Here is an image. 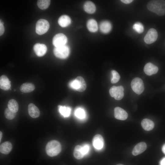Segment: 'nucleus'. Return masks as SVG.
<instances>
[{
  "mask_svg": "<svg viewBox=\"0 0 165 165\" xmlns=\"http://www.w3.org/2000/svg\"><path fill=\"white\" fill-rule=\"evenodd\" d=\"M99 28L101 31L103 33L107 34L111 31L112 25L109 21L105 20L101 22L100 24Z\"/></svg>",
  "mask_w": 165,
  "mask_h": 165,
  "instance_id": "17",
  "label": "nucleus"
},
{
  "mask_svg": "<svg viewBox=\"0 0 165 165\" xmlns=\"http://www.w3.org/2000/svg\"><path fill=\"white\" fill-rule=\"evenodd\" d=\"M61 145L58 141L53 140L49 141L46 147V152L49 156L53 157L58 155L61 152Z\"/></svg>",
  "mask_w": 165,
  "mask_h": 165,
  "instance_id": "2",
  "label": "nucleus"
},
{
  "mask_svg": "<svg viewBox=\"0 0 165 165\" xmlns=\"http://www.w3.org/2000/svg\"><path fill=\"white\" fill-rule=\"evenodd\" d=\"M82 146V150L84 155H87L89 152L90 146L87 144H85Z\"/></svg>",
  "mask_w": 165,
  "mask_h": 165,
  "instance_id": "32",
  "label": "nucleus"
},
{
  "mask_svg": "<svg viewBox=\"0 0 165 165\" xmlns=\"http://www.w3.org/2000/svg\"><path fill=\"white\" fill-rule=\"evenodd\" d=\"M73 155L74 157L78 160L81 159L83 158L85 155L82 146L77 145L75 146L73 152Z\"/></svg>",
  "mask_w": 165,
  "mask_h": 165,
  "instance_id": "25",
  "label": "nucleus"
},
{
  "mask_svg": "<svg viewBox=\"0 0 165 165\" xmlns=\"http://www.w3.org/2000/svg\"><path fill=\"white\" fill-rule=\"evenodd\" d=\"M116 165H123L122 164H117Z\"/></svg>",
  "mask_w": 165,
  "mask_h": 165,
  "instance_id": "38",
  "label": "nucleus"
},
{
  "mask_svg": "<svg viewBox=\"0 0 165 165\" xmlns=\"http://www.w3.org/2000/svg\"><path fill=\"white\" fill-rule=\"evenodd\" d=\"M58 108L60 113L64 117H68L70 116L71 111L70 107L59 105Z\"/></svg>",
  "mask_w": 165,
  "mask_h": 165,
  "instance_id": "24",
  "label": "nucleus"
},
{
  "mask_svg": "<svg viewBox=\"0 0 165 165\" xmlns=\"http://www.w3.org/2000/svg\"><path fill=\"white\" fill-rule=\"evenodd\" d=\"M11 86V82L6 76L3 75L0 76V88L1 89L8 90L10 89Z\"/></svg>",
  "mask_w": 165,
  "mask_h": 165,
  "instance_id": "14",
  "label": "nucleus"
},
{
  "mask_svg": "<svg viewBox=\"0 0 165 165\" xmlns=\"http://www.w3.org/2000/svg\"><path fill=\"white\" fill-rule=\"evenodd\" d=\"M71 21L70 17L66 15H63L61 16L58 21L59 24L62 27L68 26L71 24Z\"/></svg>",
  "mask_w": 165,
  "mask_h": 165,
  "instance_id": "20",
  "label": "nucleus"
},
{
  "mask_svg": "<svg viewBox=\"0 0 165 165\" xmlns=\"http://www.w3.org/2000/svg\"><path fill=\"white\" fill-rule=\"evenodd\" d=\"M5 31L4 27L1 21H0V35H2L4 33Z\"/></svg>",
  "mask_w": 165,
  "mask_h": 165,
  "instance_id": "33",
  "label": "nucleus"
},
{
  "mask_svg": "<svg viewBox=\"0 0 165 165\" xmlns=\"http://www.w3.org/2000/svg\"><path fill=\"white\" fill-rule=\"evenodd\" d=\"M53 51L56 57L60 59H64L68 57L70 50L69 47L65 45L61 46L55 47Z\"/></svg>",
  "mask_w": 165,
  "mask_h": 165,
  "instance_id": "5",
  "label": "nucleus"
},
{
  "mask_svg": "<svg viewBox=\"0 0 165 165\" xmlns=\"http://www.w3.org/2000/svg\"><path fill=\"white\" fill-rule=\"evenodd\" d=\"M145 73L147 75L150 76L156 73L158 71V67L151 63H147L144 68Z\"/></svg>",
  "mask_w": 165,
  "mask_h": 165,
  "instance_id": "13",
  "label": "nucleus"
},
{
  "mask_svg": "<svg viewBox=\"0 0 165 165\" xmlns=\"http://www.w3.org/2000/svg\"><path fill=\"white\" fill-rule=\"evenodd\" d=\"M12 144L9 141H5L0 145V152L5 154H9L12 149Z\"/></svg>",
  "mask_w": 165,
  "mask_h": 165,
  "instance_id": "18",
  "label": "nucleus"
},
{
  "mask_svg": "<svg viewBox=\"0 0 165 165\" xmlns=\"http://www.w3.org/2000/svg\"><path fill=\"white\" fill-rule=\"evenodd\" d=\"M8 108L12 112L16 113L19 109V105L17 102L14 99L9 100L8 104Z\"/></svg>",
  "mask_w": 165,
  "mask_h": 165,
  "instance_id": "27",
  "label": "nucleus"
},
{
  "mask_svg": "<svg viewBox=\"0 0 165 165\" xmlns=\"http://www.w3.org/2000/svg\"><path fill=\"white\" fill-rule=\"evenodd\" d=\"M70 86L72 89L81 92L84 91L86 87V84L84 79L81 76L77 77L69 83Z\"/></svg>",
  "mask_w": 165,
  "mask_h": 165,
  "instance_id": "3",
  "label": "nucleus"
},
{
  "mask_svg": "<svg viewBox=\"0 0 165 165\" xmlns=\"http://www.w3.org/2000/svg\"><path fill=\"white\" fill-rule=\"evenodd\" d=\"M133 29L138 33H142L144 31V28L143 25L140 23L137 22L133 26Z\"/></svg>",
  "mask_w": 165,
  "mask_h": 165,
  "instance_id": "30",
  "label": "nucleus"
},
{
  "mask_svg": "<svg viewBox=\"0 0 165 165\" xmlns=\"http://www.w3.org/2000/svg\"><path fill=\"white\" fill-rule=\"evenodd\" d=\"M124 89L122 86H113L109 90V94L112 97L117 100L121 99L124 97Z\"/></svg>",
  "mask_w": 165,
  "mask_h": 165,
  "instance_id": "7",
  "label": "nucleus"
},
{
  "mask_svg": "<svg viewBox=\"0 0 165 165\" xmlns=\"http://www.w3.org/2000/svg\"><path fill=\"white\" fill-rule=\"evenodd\" d=\"M35 88V86L32 83L26 82L20 86V90L23 93H28L33 91Z\"/></svg>",
  "mask_w": 165,
  "mask_h": 165,
  "instance_id": "19",
  "label": "nucleus"
},
{
  "mask_svg": "<svg viewBox=\"0 0 165 165\" xmlns=\"http://www.w3.org/2000/svg\"><path fill=\"white\" fill-rule=\"evenodd\" d=\"M4 115L6 118L8 119L11 120L15 117L16 113L12 112L8 108H6L4 111Z\"/></svg>",
  "mask_w": 165,
  "mask_h": 165,
  "instance_id": "29",
  "label": "nucleus"
},
{
  "mask_svg": "<svg viewBox=\"0 0 165 165\" xmlns=\"http://www.w3.org/2000/svg\"><path fill=\"white\" fill-rule=\"evenodd\" d=\"M114 116L117 119L125 120L128 117L127 112L123 109L119 107H116L114 108Z\"/></svg>",
  "mask_w": 165,
  "mask_h": 165,
  "instance_id": "11",
  "label": "nucleus"
},
{
  "mask_svg": "<svg viewBox=\"0 0 165 165\" xmlns=\"http://www.w3.org/2000/svg\"><path fill=\"white\" fill-rule=\"evenodd\" d=\"M131 86L133 91L138 95L141 94L144 90L143 81L141 78L138 77L135 78L132 80Z\"/></svg>",
  "mask_w": 165,
  "mask_h": 165,
  "instance_id": "6",
  "label": "nucleus"
},
{
  "mask_svg": "<svg viewBox=\"0 0 165 165\" xmlns=\"http://www.w3.org/2000/svg\"><path fill=\"white\" fill-rule=\"evenodd\" d=\"M83 8L85 12L90 14L94 13L96 9L94 4L90 1H86L85 3Z\"/></svg>",
  "mask_w": 165,
  "mask_h": 165,
  "instance_id": "22",
  "label": "nucleus"
},
{
  "mask_svg": "<svg viewBox=\"0 0 165 165\" xmlns=\"http://www.w3.org/2000/svg\"><path fill=\"white\" fill-rule=\"evenodd\" d=\"M50 2L49 0H39L37 2L38 7L42 9H45L49 6Z\"/></svg>",
  "mask_w": 165,
  "mask_h": 165,
  "instance_id": "28",
  "label": "nucleus"
},
{
  "mask_svg": "<svg viewBox=\"0 0 165 165\" xmlns=\"http://www.w3.org/2000/svg\"><path fill=\"white\" fill-rule=\"evenodd\" d=\"M92 144L96 149H101L104 145V140L102 136L99 134L96 135L93 139Z\"/></svg>",
  "mask_w": 165,
  "mask_h": 165,
  "instance_id": "10",
  "label": "nucleus"
},
{
  "mask_svg": "<svg viewBox=\"0 0 165 165\" xmlns=\"http://www.w3.org/2000/svg\"><path fill=\"white\" fill-rule=\"evenodd\" d=\"M121 1L126 4H128L131 3L133 0H121Z\"/></svg>",
  "mask_w": 165,
  "mask_h": 165,
  "instance_id": "34",
  "label": "nucleus"
},
{
  "mask_svg": "<svg viewBox=\"0 0 165 165\" xmlns=\"http://www.w3.org/2000/svg\"><path fill=\"white\" fill-rule=\"evenodd\" d=\"M67 42L66 36L62 33L55 35L53 39V44L55 47L61 46L66 45Z\"/></svg>",
  "mask_w": 165,
  "mask_h": 165,
  "instance_id": "8",
  "label": "nucleus"
},
{
  "mask_svg": "<svg viewBox=\"0 0 165 165\" xmlns=\"http://www.w3.org/2000/svg\"><path fill=\"white\" fill-rule=\"evenodd\" d=\"M146 148V143L144 142H140L134 146L132 151V154L134 156H137L144 152Z\"/></svg>",
  "mask_w": 165,
  "mask_h": 165,
  "instance_id": "15",
  "label": "nucleus"
},
{
  "mask_svg": "<svg viewBox=\"0 0 165 165\" xmlns=\"http://www.w3.org/2000/svg\"><path fill=\"white\" fill-rule=\"evenodd\" d=\"M147 8L159 16H163L165 14V1H150L147 4Z\"/></svg>",
  "mask_w": 165,
  "mask_h": 165,
  "instance_id": "1",
  "label": "nucleus"
},
{
  "mask_svg": "<svg viewBox=\"0 0 165 165\" xmlns=\"http://www.w3.org/2000/svg\"><path fill=\"white\" fill-rule=\"evenodd\" d=\"M28 111L29 115L33 118H37L40 116V112L38 108L33 103L29 104L28 107Z\"/></svg>",
  "mask_w": 165,
  "mask_h": 165,
  "instance_id": "16",
  "label": "nucleus"
},
{
  "mask_svg": "<svg viewBox=\"0 0 165 165\" xmlns=\"http://www.w3.org/2000/svg\"><path fill=\"white\" fill-rule=\"evenodd\" d=\"M158 36L156 30L153 28H150L144 38V42L147 44L152 43L156 41Z\"/></svg>",
  "mask_w": 165,
  "mask_h": 165,
  "instance_id": "9",
  "label": "nucleus"
},
{
  "mask_svg": "<svg viewBox=\"0 0 165 165\" xmlns=\"http://www.w3.org/2000/svg\"><path fill=\"white\" fill-rule=\"evenodd\" d=\"M49 28L50 24L47 20L44 19H40L36 24V32L38 35H43L47 31Z\"/></svg>",
  "mask_w": 165,
  "mask_h": 165,
  "instance_id": "4",
  "label": "nucleus"
},
{
  "mask_svg": "<svg viewBox=\"0 0 165 165\" xmlns=\"http://www.w3.org/2000/svg\"><path fill=\"white\" fill-rule=\"evenodd\" d=\"M112 77L111 79L112 83H115L117 82L120 79V76L118 72L116 71L113 70L111 71Z\"/></svg>",
  "mask_w": 165,
  "mask_h": 165,
  "instance_id": "31",
  "label": "nucleus"
},
{
  "mask_svg": "<svg viewBox=\"0 0 165 165\" xmlns=\"http://www.w3.org/2000/svg\"><path fill=\"white\" fill-rule=\"evenodd\" d=\"M33 49L37 56L42 57L46 53L47 48L46 45L43 44L38 43L34 45Z\"/></svg>",
  "mask_w": 165,
  "mask_h": 165,
  "instance_id": "12",
  "label": "nucleus"
},
{
  "mask_svg": "<svg viewBox=\"0 0 165 165\" xmlns=\"http://www.w3.org/2000/svg\"><path fill=\"white\" fill-rule=\"evenodd\" d=\"M87 27L88 30L92 32H96L98 29L97 23L94 19H90L88 21L87 23Z\"/></svg>",
  "mask_w": 165,
  "mask_h": 165,
  "instance_id": "23",
  "label": "nucleus"
},
{
  "mask_svg": "<svg viewBox=\"0 0 165 165\" xmlns=\"http://www.w3.org/2000/svg\"><path fill=\"white\" fill-rule=\"evenodd\" d=\"M141 125L144 130L150 131L154 128V123L151 120L148 119H145L142 121Z\"/></svg>",
  "mask_w": 165,
  "mask_h": 165,
  "instance_id": "21",
  "label": "nucleus"
},
{
  "mask_svg": "<svg viewBox=\"0 0 165 165\" xmlns=\"http://www.w3.org/2000/svg\"><path fill=\"white\" fill-rule=\"evenodd\" d=\"M160 165H165V157L161 160L160 162Z\"/></svg>",
  "mask_w": 165,
  "mask_h": 165,
  "instance_id": "35",
  "label": "nucleus"
},
{
  "mask_svg": "<svg viewBox=\"0 0 165 165\" xmlns=\"http://www.w3.org/2000/svg\"><path fill=\"white\" fill-rule=\"evenodd\" d=\"M2 134L1 131L0 132V142H1V139L2 137Z\"/></svg>",
  "mask_w": 165,
  "mask_h": 165,
  "instance_id": "37",
  "label": "nucleus"
},
{
  "mask_svg": "<svg viewBox=\"0 0 165 165\" xmlns=\"http://www.w3.org/2000/svg\"><path fill=\"white\" fill-rule=\"evenodd\" d=\"M74 114L76 117L80 119H84L86 117L85 110L81 107H78L75 110Z\"/></svg>",
  "mask_w": 165,
  "mask_h": 165,
  "instance_id": "26",
  "label": "nucleus"
},
{
  "mask_svg": "<svg viewBox=\"0 0 165 165\" xmlns=\"http://www.w3.org/2000/svg\"><path fill=\"white\" fill-rule=\"evenodd\" d=\"M162 151L165 154V144H164L162 147Z\"/></svg>",
  "mask_w": 165,
  "mask_h": 165,
  "instance_id": "36",
  "label": "nucleus"
}]
</instances>
